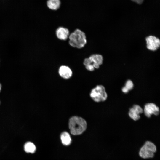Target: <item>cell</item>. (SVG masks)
<instances>
[{
	"instance_id": "obj_6",
	"label": "cell",
	"mask_w": 160,
	"mask_h": 160,
	"mask_svg": "<svg viewBox=\"0 0 160 160\" xmlns=\"http://www.w3.org/2000/svg\"><path fill=\"white\" fill-rule=\"evenodd\" d=\"M147 43V47L148 49L151 50H156L160 45L159 39L156 37L150 36L146 39Z\"/></svg>"
},
{
	"instance_id": "obj_2",
	"label": "cell",
	"mask_w": 160,
	"mask_h": 160,
	"mask_svg": "<svg viewBox=\"0 0 160 160\" xmlns=\"http://www.w3.org/2000/svg\"><path fill=\"white\" fill-rule=\"evenodd\" d=\"M69 44L74 48L81 49L83 48L87 42L85 33L79 29H76L69 35Z\"/></svg>"
},
{
	"instance_id": "obj_10",
	"label": "cell",
	"mask_w": 160,
	"mask_h": 160,
	"mask_svg": "<svg viewBox=\"0 0 160 160\" xmlns=\"http://www.w3.org/2000/svg\"><path fill=\"white\" fill-rule=\"evenodd\" d=\"M60 0H47V2L48 7L53 10L58 9L60 7Z\"/></svg>"
},
{
	"instance_id": "obj_8",
	"label": "cell",
	"mask_w": 160,
	"mask_h": 160,
	"mask_svg": "<svg viewBox=\"0 0 160 160\" xmlns=\"http://www.w3.org/2000/svg\"><path fill=\"white\" fill-rule=\"evenodd\" d=\"M56 36L59 39L62 40H65L67 39L69 35V31L66 28L60 27L56 31Z\"/></svg>"
},
{
	"instance_id": "obj_11",
	"label": "cell",
	"mask_w": 160,
	"mask_h": 160,
	"mask_svg": "<svg viewBox=\"0 0 160 160\" xmlns=\"http://www.w3.org/2000/svg\"><path fill=\"white\" fill-rule=\"evenodd\" d=\"M60 138L62 143L64 145H68L71 143V140L70 135L66 132H64L61 133Z\"/></svg>"
},
{
	"instance_id": "obj_16",
	"label": "cell",
	"mask_w": 160,
	"mask_h": 160,
	"mask_svg": "<svg viewBox=\"0 0 160 160\" xmlns=\"http://www.w3.org/2000/svg\"><path fill=\"white\" fill-rule=\"evenodd\" d=\"M138 4H141L144 1V0H131Z\"/></svg>"
},
{
	"instance_id": "obj_4",
	"label": "cell",
	"mask_w": 160,
	"mask_h": 160,
	"mask_svg": "<svg viewBox=\"0 0 160 160\" xmlns=\"http://www.w3.org/2000/svg\"><path fill=\"white\" fill-rule=\"evenodd\" d=\"M90 95L93 100L97 102L105 101L108 96L105 88L101 85H98L93 88Z\"/></svg>"
},
{
	"instance_id": "obj_14",
	"label": "cell",
	"mask_w": 160,
	"mask_h": 160,
	"mask_svg": "<svg viewBox=\"0 0 160 160\" xmlns=\"http://www.w3.org/2000/svg\"><path fill=\"white\" fill-rule=\"evenodd\" d=\"M124 87L129 91L133 89L134 84L132 81L128 80L126 82Z\"/></svg>"
},
{
	"instance_id": "obj_7",
	"label": "cell",
	"mask_w": 160,
	"mask_h": 160,
	"mask_svg": "<svg viewBox=\"0 0 160 160\" xmlns=\"http://www.w3.org/2000/svg\"><path fill=\"white\" fill-rule=\"evenodd\" d=\"M143 112V108L139 105H134L131 108L129 112V116L134 121L139 120L140 118V114Z\"/></svg>"
},
{
	"instance_id": "obj_1",
	"label": "cell",
	"mask_w": 160,
	"mask_h": 160,
	"mask_svg": "<svg viewBox=\"0 0 160 160\" xmlns=\"http://www.w3.org/2000/svg\"><path fill=\"white\" fill-rule=\"evenodd\" d=\"M68 126L72 134L78 135L82 133L86 130L87 123L85 120L82 118L74 116L69 119Z\"/></svg>"
},
{
	"instance_id": "obj_9",
	"label": "cell",
	"mask_w": 160,
	"mask_h": 160,
	"mask_svg": "<svg viewBox=\"0 0 160 160\" xmlns=\"http://www.w3.org/2000/svg\"><path fill=\"white\" fill-rule=\"evenodd\" d=\"M58 72L60 76L65 79L70 78L72 75V70L68 66L66 65L61 66L59 68Z\"/></svg>"
},
{
	"instance_id": "obj_5",
	"label": "cell",
	"mask_w": 160,
	"mask_h": 160,
	"mask_svg": "<svg viewBox=\"0 0 160 160\" xmlns=\"http://www.w3.org/2000/svg\"><path fill=\"white\" fill-rule=\"evenodd\" d=\"M143 110L145 116L149 118L153 114L157 116L159 113V108L155 104L152 103L146 104Z\"/></svg>"
},
{
	"instance_id": "obj_17",
	"label": "cell",
	"mask_w": 160,
	"mask_h": 160,
	"mask_svg": "<svg viewBox=\"0 0 160 160\" xmlns=\"http://www.w3.org/2000/svg\"><path fill=\"white\" fill-rule=\"evenodd\" d=\"M1 87H2V86H1V84L0 83V92H1Z\"/></svg>"
},
{
	"instance_id": "obj_12",
	"label": "cell",
	"mask_w": 160,
	"mask_h": 160,
	"mask_svg": "<svg viewBox=\"0 0 160 160\" xmlns=\"http://www.w3.org/2000/svg\"><path fill=\"white\" fill-rule=\"evenodd\" d=\"M89 58L92 61L93 65L97 64L100 65L103 63V57L100 55L93 54L91 55Z\"/></svg>"
},
{
	"instance_id": "obj_15",
	"label": "cell",
	"mask_w": 160,
	"mask_h": 160,
	"mask_svg": "<svg viewBox=\"0 0 160 160\" xmlns=\"http://www.w3.org/2000/svg\"><path fill=\"white\" fill-rule=\"evenodd\" d=\"M122 91L124 93H127L129 92L128 90L124 86L122 89Z\"/></svg>"
},
{
	"instance_id": "obj_18",
	"label": "cell",
	"mask_w": 160,
	"mask_h": 160,
	"mask_svg": "<svg viewBox=\"0 0 160 160\" xmlns=\"http://www.w3.org/2000/svg\"><path fill=\"white\" fill-rule=\"evenodd\" d=\"M0 103H1V102H0Z\"/></svg>"
},
{
	"instance_id": "obj_13",
	"label": "cell",
	"mask_w": 160,
	"mask_h": 160,
	"mask_svg": "<svg viewBox=\"0 0 160 160\" xmlns=\"http://www.w3.org/2000/svg\"><path fill=\"white\" fill-rule=\"evenodd\" d=\"M24 149L27 153H34L36 150L35 145L32 143L28 142L25 143L24 146Z\"/></svg>"
},
{
	"instance_id": "obj_3",
	"label": "cell",
	"mask_w": 160,
	"mask_h": 160,
	"mask_svg": "<svg viewBox=\"0 0 160 160\" xmlns=\"http://www.w3.org/2000/svg\"><path fill=\"white\" fill-rule=\"evenodd\" d=\"M157 151V147L155 144L150 141L145 142L139 151V156L143 159L153 158L154 153Z\"/></svg>"
}]
</instances>
